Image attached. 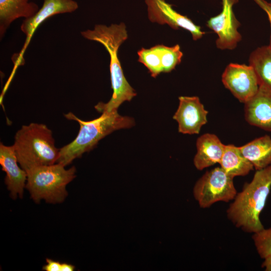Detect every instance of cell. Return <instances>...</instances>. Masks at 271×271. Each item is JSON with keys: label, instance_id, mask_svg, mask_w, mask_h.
Listing matches in <instances>:
<instances>
[{"label": "cell", "instance_id": "obj_15", "mask_svg": "<svg viewBox=\"0 0 271 271\" xmlns=\"http://www.w3.org/2000/svg\"><path fill=\"white\" fill-rule=\"evenodd\" d=\"M39 10L29 0H0V38L2 39L11 23L20 18L28 19Z\"/></svg>", "mask_w": 271, "mask_h": 271}, {"label": "cell", "instance_id": "obj_13", "mask_svg": "<svg viewBox=\"0 0 271 271\" xmlns=\"http://www.w3.org/2000/svg\"><path fill=\"white\" fill-rule=\"evenodd\" d=\"M244 104V117L250 125L271 132V93L259 87Z\"/></svg>", "mask_w": 271, "mask_h": 271}, {"label": "cell", "instance_id": "obj_21", "mask_svg": "<svg viewBox=\"0 0 271 271\" xmlns=\"http://www.w3.org/2000/svg\"><path fill=\"white\" fill-rule=\"evenodd\" d=\"M256 250L262 258L271 256V228H263L252 236Z\"/></svg>", "mask_w": 271, "mask_h": 271}, {"label": "cell", "instance_id": "obj_18", "mask_svg": "<svg viewBox=\"0 0 271 271\" xmlns=\"http://www.w3.org/2000/svg\"><path fill=\"white\" fill-rule=\"evenodd\" d=\"M219 164L225 172L233 178L246 176L254 168L252 164L243 156L239 147L231 144L225 145Z\"/></svg>", "mask_w": 271, "mask_h": 271}, {"label": "cell", "instance_id": "obj_25", "mask_svg": "<svg viewBox=\"0 0 271 271\" xmlns=\"http://www.w3.org/2000/svg\"><path fill=\"white\" fill-rule=\"evenodd\" d=\"M75 269V266L72 264L68 263H62L61 266V271H73Z\"/></svg>", "mask_w": 271, "mask_h": 271}, {"label": "cell", "instance_id": "obj_10", "mask_svg": "<svg viewBox=\"0 0 271 271\" xmlns=\"http://www.w3.org/2000/svg\"><path fill=\"white\" fill-rule=\"evenodd\" d=\"M179 104L173 115L178 123V131L183 134H198L207 122L208 111L197 96L179 97Z\"/></svg>", "mask_w": 271, "mask_h": 271}, {"label": "cell", "instance_id": "obj_2", "mask_svg": "<svg viewBox=\"0 0 271 271\" xmlns=\"http://www.w3.org/2000/svg\"><path fill=\"white\" fill-rule=\"evenodd\" d=\"M271 189V165L256 170L252 180L237 194L227 210V217L243 231L256 233L264 227L259 215Z\"/></svg>", "mask_w": 271, "mask_h": 271}, {"label": "cell", "instance_id": "obj_23", "mask_svg": "<svg viewBox=\"0 0 271 271\" xmlns=\"http://www.w3.org/2000/svg\"><path fill=\"white\" fill-rule=\"evenodd\" d=\"M61 263L50 258L46 259V263L42 269L45 271H61Z\"/></svg>", "mask_w": 271, "mask_h": 271}, {"label": "cell", "instance_id": "obj_7", "mask_svg": "<svg viewBox=\"0 0 271 271\" xmlns=\"http://www.w3.org/2000/svg\"><path fill=\"white\" fill-rule=\"evenodd\" d=\"M222 11L217 15L210 18L207 22L208 28L218 36L217 48L221 50H233L241 40L238 31L240 23L233 12V6L238 0H221Z\"/></svg>", "mask_w": 271, "mask_h": 271}, {"label": "cell", "instance_id": "obj_3", "mask_svg": "<svg viewBox=\"0 0 271 271\" xmlns=\"http://www.w3.org/2000/svg\"><path fill=\"white\" fill-rule=\"evenodd\" d=\"M66 118L77 121L80 129L76 138L70 143L60 149L57 163L66 166L73 161L91 151L98 142L113 131L130 128L134 125V119L129 116L119 114L117 110L104 111L98 118L83 121L72 112L65 115Z\"/></svg>", "mask_w": 271, "mask_h": 271}, {"label": "cell", "instance_id": "obj_19", "mask_svg": "<svg viewBox=\"0 0 271 271\" xmlns=\"http://www.w3.org/2000/svg\"><path fill=\"white\" fill-rule=\"evenodd\" d=\"M138 61L146 66L153 77L163 72L159 45L149 49L142 48L138 51Z\"/></svg>", "mask_w": 271, "mask_h": 271}, {"label": "cell", "instance_id": "obj_17", "mask_svg": "<svg viewBox=\"0 0 271 271\" xmlns=\"http://www.w3.org/2000/svg\"><path fill=\"white\" fill-rule=\"evenodd\" d=\"M248 61L257 76L259 87L271 93V47L257 48L250 54Z\"/></svg>", "mask_w": 271, "mask_h": 271}, {"label": "cell", "instance_id": "obj_14", "mask_svg": "<svg viewBox=\"0 0 271 271\" xmlns=\"http://www.w3.org/2000/svg\"><path fill=\"white\" fill-rule=\"evenodd\" d=\"M196 145L197 153L194 158V164L197 169L202 170L219 163L225 145L216 135L209 133L203 134L197 139Z\"/></svg>", "mask_w": 271, "mask_h": 271}, {"label": "cell", "instance_id": "obj_16", "mask_svg": "<svg viewBox=\"0 0 271 271\" xmlns=\"http://www.w3.org/2000/svg\"><path fill=\"white\" fill-rule=\"evenodd\" d=\"M243 156L259 170L271 165V137H260L239 147Z\"/></svg>", "mask_w": 271, "mask_h": 271}, {"label": "cell", "instance_id": "obj_24", "mask_svg": "<svg viewBox=\"0 0 271 271\" xmlns=\"http://www.w3.org/2000/svg\"><path fill=\"white\" fill-rule=\"evenodd\" d=\"M261 266L265 271H271V256L264 258Z\"/></svg>", "mask_w": 271, "mask_h": 271}, {"label": "cell", "instance_id": "obj_5", "mask_svg": "<svg viewBox=\"0 0 271 271\" xmlns=\"http://www.w3.org/2000/svg\"><path fill=\"white\" fill-rule=\"evenodd\" d=\"M61 164L42 166L28 171L26 189L36 203L42 200L50 204L62 203L68 195L67 185L76 177V169Z\"/></svg>", "mask_w": 271, "mask_h": 271}, {"label": "cell", "instance_id": "obj_1", "mask_svg": "<svg viewBox=\"0 0 271 271\" xmlns=\"http://www.w3.org/2000/svg\"><path fill=\"white\" fill-rule=\"evenodd\" d=\"M84 38L101 44L110 56V74L113 93L107 103L99 102L95 108L99 112L117 110L125 101H130L137 93L126 79L118 57L120 46L127 39L126 27L123 23L109 26L96 25L93 30L81 32Z\"/></svg>", "mask_w": 271, "mask_h": 271}, {"label": "cell", "instance_id": "obj_11", "mask_svg": "<svg viewBox=\"0 0 271 271\" xmlns=\"http://www.w3.org/2000/svg\"><path fill=\"white\" fill-rule=\"evenodd\" d=\"M78 8L77 3L74 0H44L42 7L32 17L25 19L21 30L26 36L24 45L18 57L16 65L22 64L23 55L31 38L39 25L47 19L55 15L69 13Z\"/></svg>", "mask_w": 271, "mask_h": 271}, {"label": "cell", "instance_id": "obj_6", "mask_svg": "<svg viewBox=\"0 0 271 271\" xmlns=\"http://www.w3.org/2000/svg\"><path fill=\"white\" fill-rule=\"evenodd\" d=\"M233 178L221 167L207 171L193 189L194 196L200 206L206 208L219 201L227 202L234 199L237 191Z\"/></svg>", "mask_w": 271, "mask_h": 271}, {"label": "cell", "instance_id": "obj_8", "mask_svg": "<svg viewBox=\"0 0 271 271\" xmlns=\"http://www.w3.org/2000/svg\"><path fill=\"white\" fill-rule=\"evenodd\" d=\"M221 78L224 86L243 103L252 98L259 89L257 76L250 65L230 63Z\"/></svg>", "mask_w": 271, "mask_h": 271}, {"label": "cell", "instance_id": "obj_9", "mask_svg": "<svg viewBox=\"0 0 271 271\" xmlns=\"http://www.w3.org/2000/svg\"><path fill=\"white\" fill-rule=\"evenodd\" d=\"M149 19L152 23L167 24L174 30L182 28L189 31L194 40L201 39L205 34L198 26L186 16L174 10L172 5L165 0H145Z\"/></svg>", "mask_w": 271, "mask_h": 271}, {"label": "cell", "instance_id": "obj_22", "mask_svg": "<svg viewBox=\"0 0 271 271\" xmlns=\"http://www.w3.org/2000/svg\"><path fill=\"white\" fill-rule=\"evenodd\" d=\"M266 14L271 29V3L265 0H253ZM269 46L271 47V34Z\"/></svg>", "mask_w": 271, "mask_h": 271}, {"label": "cell", "instance_id": "obj_12", "mask_svg": "<svg viewBox=\"0 0 271 271\" xmlns=\"http://www.w3.org/2000/svg\"><path fill=\"white\" fill-rule=\"evenodd\" d=\"M13 146L0 144V165L5 172V183L13 199L23 197L27 178V172L19 166Z\"/></svg>", "mask_w": 271, "mask_h": 271}, {"label": "cell", "instance_id": "obj_20", "mask_svg": "<svg viewBox=\"0 0 271 271\" xmlns=\"http://www.w3.org/2000/svg\"><path fill=\"white\" fill-rule=\"evenodd\" d=\"M161 50L163 58V72H170L181 62L183 54L180 46L178 44L172 47L161 45Z\"/></svg>", "mask_w": 271, "mask_h": 271}, {"label": "cell", "instance_id": "obj_4", "mask_svg": "<svg viewBox=\"0 0 271 271\" xmlns=\"http://www.w3.org/2000/svg\"><path fill=\"white\" fill-rule=\"evenodd\" d=\"M20 167L27 173L35 168L56 163L60 149L55 145L52 130L43 123L23 125L13 145Z\"/></svg>", "mask_w": 271, "mask_h": 271}]
</instances>
